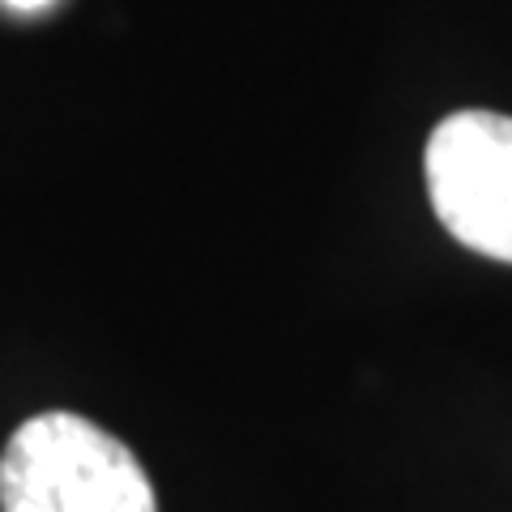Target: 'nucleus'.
Instances as JSON below:
<instances>
[{"label":"nucleus","instance_id":"1","mask_svg":"<svg viewBox=\"0 0 512 512\" xmlns=\"http://www.w3.org/2000/svg\"><path fill=\"white\" fill-rule=\"evenodd\" d=\"M0 512H158V500L124 440L73 410H47L0 453Z\"/></svg>","mask_w":512,"mask_h":512},{"label":"nucleus","instance_id":"2","mask_svg":"<svg viewBox=\"0 0 512 512\" xmlns=\"http://www.w3.org/2000/svg\"><path fill=\"white\" fill-rule=\"evenodd\" d=\"M431 210L461 248L512 265V116L457 111L427 137Z\"/></svg>","mask_w":512,"mask_h":512},{"label":"nucleus","instance_id":"3","mask_svg":"<svg viewBox=\"0 0 512 512\" xmlns=\"http://www.w3.org/2000/svg\"><path fill=\"white\" fill-rule=\"evenodd\" d=\"M9 9H22V13H35V9H43V5H52V0H5Z\"/></svg>","mask_w":512,"mask_h":512}]
</instances>
